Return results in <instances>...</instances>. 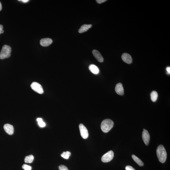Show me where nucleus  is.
<instances>
[{
  "instance_id": "nucleus-16",
  "label": "nucleus",
  "mask_w": 170,
  "mask_h": 170,
  "mask_svg": "<svg viewBox=\"0 0 170 170\" xmlns=\"http://www.w3.org/2000/svg\"><path fill=\"white\" fill-rule=\"evenodd\" d=\"M158 95L156 91H153L151 93V100L153 102H155L157 99Z\"/></svg>"
},
{
  "instance_id": "nucleus-13",
  "label": "nucleus",
  "mask_w": 170,
  "mask_h": 170,
  "mask_svg": "<svg viewBox=\"0 0 170 170\" xmlns=\"http://www.w3.org/2000/svg\"><path fill=\"white\" fill-rule=\"evenodd\" d=\"M89 70L93 74H97L99 72V68L96 65L94 64H91L89 66Z\"/></svg>"
},
{
  "instance_id": "nucleus-12",
  "label": "nucleus",
  "mask_w": 170,
  "mask_h": 170,
  "mask_svg": "<svg viewBox=\"0 0 170 170\" xmlns=\"http://www.w3.org/2000/svg\"><path fill=\"white\" fill-rule=\"evenodd\" d=\"M4 129L7 133L10 135H12L14 133V127L12 125L9 124H5L4 126Z\"/></svg>"
},
{
  "instance_id": "nucleus-14",
  "label": "nucleus",
  "mask_w": 170,
  "mask_h": 170,
  "mask_svg": "<svg viewBox=\"0 0 170 170\" xmlns=\"http://www.w3.org/2000/svg\"><path fill=\"white\" fill-rule=\"evenodd\" d=\"M92 25L84 24L81 27L79 30V32L80 33H82L86 32L91 27Z\"/></svg>"
},
{
  "instance_id": "nucleus-23",
  "label": "nucleus",
  "mask_w": 170,
  "mask_h": 170,
  "mask_svg": "<svg viewBox=\"0 0 170 170\" xmlns=\"http://www.w3.org/2000/svg\"><path fill=\"white\" fill-rule=\"evenodd\" d=\"M96 1L97 3L101 4L106 2L107 1L106 0H96Z\"/></svg>"
},
{
  "instance_id": "nucleus-2",
  "label": "nucleus",
  "mask_w": 170,
  "mask_h": 170,
  "mask_svg": "<svg viewBox=\"0 0 170 170\" xmlns=\"http://www.w3.org/2000/svg\"><path fill=\"white\" fill-rule=\"evenodd\" d=\"M113 122L110 119H107L103 120L101 124L102 130L104 133H107L113 127Z\"/></svg>"
},
{
  "instance_id": "nucleus-22",
  "label": "nucleus",
  "mask_w": 170,
  "mask_h": 170,
  "mask_svg": "<svg viewBox=\"0 0 170 170\" xmlns=\"http://www.w3.org/2000/svg\"><path fill=\"white\" fill-rule=\"evenodd\" d=\"M125 169L126 170H136L133 167L129 165L125 167Z\"/></svg>"
},
{
  "instance_id": "nucleus-6",
  "label": "nucleus",
  "mask_w": 170,
  "mask_h": 170,
  "mask_svg": "<svg viewBox=\"0 0 170 170\" xmlns=\"http://www.w3.org/2000/svg\"><path fill=\"white\" fill-rule=\"evenodd\" d=\"M79 128L80 134L82 137L84 139L87 138L89 136V133L87 129L83 124H80L79 125Z\"/></svg>"
},
{
  "instance_id": "nucleus-19",
  "label": "nucleus",
  "mask_w": 170,
  "mask_h": 170,
  "mask_svg": "<svg viewBox=\"0 0 170 170\" xmlns=\"http://www.w3.org/2000/svg\"><path fill=\"white\" fill-rule=\"evenodd\" d=\"M71 153L69 151H67L66 152H64L61 154V156L62 158L66 159H69V156H70Z\"/></svg>"
},
{
  "instance_id": "nucleus-4",
  "label": "nucleus",
  "mask_w": 170,
  "mask_h": 170,
  "mask_svg": "<svg viewBox=\"0 0 170 170\" xmlns=\"http://www.w3.org/2000/svg\"><path fill=\"white\" fill-rule=\"evenodd\" d=\"M114 152L112 151H110L105 153L101 158L102 161L104 163H108L110 162L114 157Z\"/></svg>"
},
{
  "instance_id": "nucleus-27",
  "label": "nucleus",
  "mask_w": 170,
  "mask_h": 170,
  "mask_svg": "<svg viewBox=\"0 0 170 170\" xmlns=\"http://www.w3.org/2000/svg\"><path fill=\"white\" fill-rule=\"evenodd\" d=\"M2 5L1 4V3L0 2V11L2 10Z\"/></svg>"
},
{
  "instance_id": "nucleus-5",
  "label": "nucleus",
  "mask_w": 170,
  "mask_h": 170,
  "mask_svg": "<svg viewBox=\"0 0 170 170\" xmlns=\"http://www.w3.org/2000/svg\"><path fill=\"white\" fill-rule=\"evenodd\" d=\"M31 87L33 90L40 94H42L44 93L42 86L38 83L33 82L32 84Z\"/></svg>"
},
{
  "instance_id": "nucleus-24",
  "label": "nucleus",
  "mask_w": 170,
  "mask_h": 170,
  "mask_svg": "<svg viewBox=\"0 0 170 170\" xmlns=\"http://www.w3.org/2000/svg\"><path fill=\"white\" fill-rule=\"evenodd\" d=\"M3 25H0V34L4 33V31L3 30Z\"/></svg>"
},
{
  "instance_id": "nucleus-10",
  "label": "nucleus",
  "mask_w": 170,
  "mask_h": 170,
  "mask_svg": "<svg viewBox=\"0 0 170 170\" xmlns=\"http://www.w3.org/2000/svg\"><path fill=\"white\" fill-rule=\"evenodd\" d=\"M53 41L51 39L49 38H42L40 41V44L41 46L43 47L49 46L53 43Z\"/></svg>"
},
{
  "instance_id": "nucleus-21",
  "label": "nucleus",
  "mask_w": 170,
  "mask_h": 170,
  "mask_svg": "<svg viewBox=\"0 0 170 170\" xmlns=\"http://www.w3.org/2000/svg\"><path fill=\"white\" fill-rule=\"evenodd\" d=\"M59 170H69L66 166L63 165H60L59 166Z\"/></svg>"
},
{
  "instance_id": "nucleus-3",
  "label": "nucleus",
  "mask_w": 170,
  "mask_h": 170,
  "mask_svg": "<svg viewBox=\"0 0 170 170\" xmlns=\"http://www.w3.org/2000/svg\"><path fill=\"white\" fill-rule=\"evenodd\" d=\"M11 48L10 46L4 45L0 53V59H4L9 58L11 56Z\"/></svg>"
},
{
  "instance_id": "nucleus-15",
  "label": "nucleus",
  "mask_w": 170,
  "mask_h": 170,
  "mask_svg": "<svg viewBox=\"0 0 170 170\" xmlns=\"http://www.w3.org/2000/svg\"><path fill=\"white\" fill-rule=\"evenodd\" d=\"M132 156L134 160L140 166H142L144 165V163L140 159L136 156V155H132Z\"/></svg>"
},
{
  "instance_id": "nucleus-25",
  "label": "nucleus",
  "mask_w": 170,
  "mask_h": 170,
  "mask_svg": "<svg viewBox=\"0 0 170 170\" xmlns=\"http://www.w3.org/2000/svg\"><path fill=\"white\" fill-rule=\"evenodd\" d=\"M21 1V2L24 3H27L29 1V0H21V1H20V0H19V1Z\"/></svg>"
},
{
  "instance_id": "nucleus-26",
  "label": "nucleus",
  "mask_w": 170,
  "mask_h": 170,
  "mask_svg": "<svg viewBox=\"0 0 170 170\" xmlns=\"http://www.w3.org/2000/svg\"><path fill=\"white\" fill-rule=\"evenodd\" d=\"M167 72H168V74H170V68L169 67H167L166 69Z\"/></svg>"
},
{
  "instance_id": "nucleus-1",
  "label": "nucleus",
  "mask_w": 170,
  "mask_h": 170,
  "mask_svg": "<svg viewBox=\"0 0 170 170\" xmlns=\"http://www.w3.org/2000/svg\"><path fill=\"white\" fill-rule=\"evenodd\" d=\"M156 154L161 163H164L166 160L167 153L165 148L162 145H159L156 149Z\"/></svg>"
},
{
  "instance_id": "nucleus-7",
  "label": "nucleus",
  "mask_w": 170,
  "mask_h": 170,
  "mask_svg": "<svg viewBox=\"0 0 170 170\" xmlns=\"http://www.w3.org/2000/svg\"><path fill=\"white\" fill-rule=\"evenodd\" d=\"M142 138L146 145L148 146L149 143L150 136L148 131L144 128L142 133Z\"/></svg>"
},
{
  "instance_id": "nucleus-20",
  "label": "nucleus",
  "mask_w": 170,
  "mask_h": 170,
  "mask_svg": "<svg viewBox=\"0 0 170 170\" xmlns=\"http://www.w3.org/2000/svg\"><path fill=\"white\" fill-rule=\"evenodd\" d=\"M22 168L24 170H31L32 167L31 166L24 164L22 166Z\"/></svg>"
},
{
  "instance_id": "nucleus-9",
  "label": "nucleus",
  "mask_w": 170,
  "mask_h": 170,
  "mask_svg": "<svg viewBox=\"0 0 170 170\" xmlns=\"http://www.w3.org/2000/svg\"><path fill=\"white\" fill-rule=\"evenodd\" d=\"M122 58L124 62L128 64H130L132 62V59L131 56L127 53L123 54L122 56Z\"/></svg>"
},
{
  "instance_id": "nucleus-11",
  "label": "nucleus",
  "mask_w": 170,
  "mask_h": 170,
  "mask_svg": "<svg viewBox=\"0 0 170 170\" xmlns=\"http://www.w3.org/2000/svg\"><path fill=\"white\" fill-rule=\"evenodd\" d=\"M92 53H93V56H94L95 58L99 62H102L103 61L104 59L103 58L101 54L98 51L94 49V50L92 51Z\"/></svg>"
},
{
  "instance_id": "nucleus-8",
  "label": "nucleus",
  "mask_w": 170,
  "mask_h": 170,
  "mask_svg": "<svg viewBox=\"0 0 170 170\" xmlns=\"http://www.w3.org/2000/svg\"><path fill=\"white\" fill-rule=\"evenodd\" d=\"M115 90L117 94L123 96L124 95V91L122 84L119 83L117 84L115 88Z\"/></svg>"
},
{
  "instance_id": "nucleus-17",
  "label": "nucleus",
  "mask_w": 170,
  "mask_h": 170,
  "mask_svg": "<svg viewBox=\"0 0 170 170\" xmlns=\"http://www.w3.org/2000/svg\"><path fill=\"white\" fill-rule=\"evenodd\" d=\"M34 156L33 155H31L26 156L24 159L25 163H31L34 160Z\"/></svg>"
},
{
  "instance_id": "nucleus-18",
  "label": "nucleus",
  "mask_w": 170,
  "mask_h": 170,
  "mask_svg": "<svg viewBox=\"0 0 170 170\" xmlns=\"http://www.w3.org/2000/svg\"><path fill=\"white\" fill-rule=\"evenodd\" d=\"M37 120L38 122V124L39 126L41 127H44L45 126V123L43 121L42 119L41 118H38L37 119Z\"/></svg>"
}]
</instances>
